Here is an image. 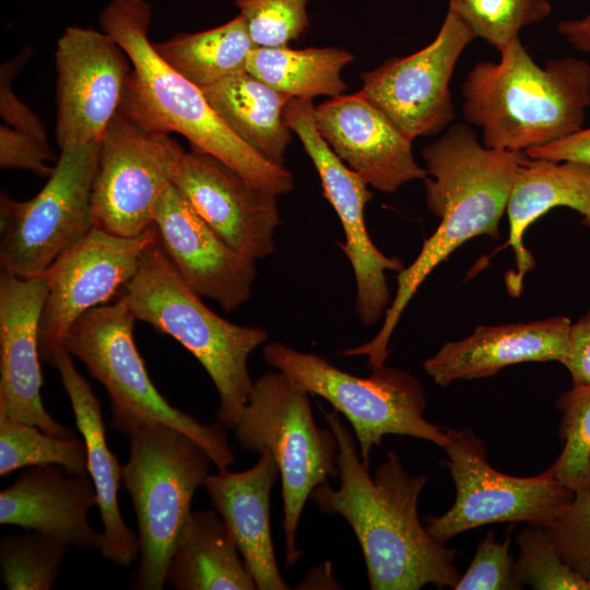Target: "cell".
I'll use <instances>...</instances> for the list:
<instances>
[{"label":"cell","mask_w":590,"mask_h":590,"mask_svg":"<svg viewBox=\"0 0 590 590\" xmlns=\"http://www.w3.org/2000/svg\"><path fill=\"white\" fill-rule=\"evenodd\" d=\"M231 429L240 448L257 453L267 450L279 467L285 562L292 567L302 555L296 533L307 499L318 485L339 475L335 435L330 427L317 425L309 393L279 370L253 381Z\"/></svg>","instance_id":"7"},{"label":"cell","mask_w":590,"mask_h":590,"mask_svg":"<svg viewBox=\"0 0 590 590\" xmlns=\"http://www.w3.org/2000/svg\"><path fill=\"white\" fill-rule=\"evenodd\" d=\"M532 158L574 161L590 166V127L554 143L526 152Z\"/></svg>","instance_id":"41"},{"label":"cell","mask_w":590,"mask_h":590,"mask_svg":"<svg viewBox=\"0 0 590 590\" xmlns=\"http://www.w3.org/2000/svg\"><path fill=\"white\" fill-rule=\"evenodd\" d=\"M464 119L491 149L528 152L583 128L590 64L575 57L538 64L519 37L498 62H477L462 85Z\"/></svg>","instance_id":"4"},{"label":"cell","mask_w":590,"mask_h":590,"mask_svg":"<svg viewBox=\"0 0 590 590\" xmlns=\"http://www.w3.org/2000/svg\"><path fill=\"white\" fill-rule=\"evenodd\" d=\"M556 406L562 413L563 449L550 469L574 494L590 489V385H573Z\"/></svg>","instance_id":"32"},{"label":"cell","mask_w":590,"mask_h":590,"mask_svg":"<svg viewBox=\"0 0 590 590\" xmlns=\"http://www.w3.org/2000/svg\"><path fill=\"white\" fill-rule=\"evenodd\" d=\"M309 0H235L257 47H283L309 25Z\"/></svg>","instance_id":"35"},{"label":"cell","mask_w":590,"mask_h":590,"mask_svg":"<svg viewBox=\"0 0 590 590\" xmlns=\"http://www.w3.org/2000/svg\"><path fill=\"white\" fill-rule=\"evenodd\" d=\"M154 224L122 237L93 226L61 252L43 273L47 297L39 323V351L48 362L71 326L86 311L107 304L137 273L149 246L157 241Z\"/></svg>","instance_id":"13"},{"label":"cell","mask_w":590,"mask_h":590,"mask_svg":"<svg viewBox=\"0 0 590 590\" xmlns=\"http://www.w3.org/2000/svg\"><path fill=\"white\" fill-rule=\"evenodd\" d=\"M510 535L497 541L491 530L479 544L472 562L455 585V590H519L524 587L515 576L509 554Z\"/></svg>","instance_id":"37"},{"label":"cell","mask_w":590,"mask_h":590,"mask_svg":"<svg viewBox=\"0 0 590 590\" xmlns=\"http://www.w3.org/2000/svg\"><path fill=\"white\" fill-rule=\"evenodd\" d=\"M158 244L185 283L201 297L235 310L251 296L256 260L228 246L170 184L153 214Z\"/></svg>","instance_id":"18"},{"label":"cell","mask_w":590,"mask_h":590,"mask_svg":"<svg viewBox=\"0 0 590 590\" xmlns=\"http://www.w3.org/2000/svg\"><path fill=\"white\" fill-rule=\"evenodd\" d=\"M442 448L456 487L452 506L440 516L424 519L428 533L445 544L470 529L493 523H519L545 528L571 500L574 492L551 469L519 477L495 470L487 461L483 440L470 428H447Z\"/></svg>","instance_id":"11"},{"label":"cell","mask_w":590,"mask_h":590,"mask_svg":"<svg viewBox=\"0 0 590 590\" xmlns=\"http://www.w3.org/2000/svg\"><path fill=\"white\" fill-rule=\"evenodd\" d=\"M98 505L88 473L71 474L61 467H31L0 493V523L37 531L70 546L98 551L101 532L87 512Z\"/></svg>","instance_id":"21"},{"label":"cell","mask_w":590,"mask_h":590,"mask_svg":"<svg viewBox=\"0 0 590 590\" xmlns=\"http://www.w3.org/2000/svg\"><path fill=\"white\" fill-rule=\"evenodd\" d=\"M56 158L50 146L37 142L30 135L8 125L0 127V166L2 169H21L42 177H49Z\"/></svg>","instance_id":"39"},{"label":"cell","mask_w":590,"mask_h":590,"mask_svg":"<svg viewBox=\"0 0 590 590\" xmlns=\"http://www.w3.org/2000/svg\"><path fill=\"white\" fill-rule=\"evenodd\" d=\"M121 297L137 320L172 337L199 361L220 397L216 422L231 429L253 384L248 358L268 340L267 331L211 310L180 278L158 239L144 251Z\"/></svg>","instance_id":"5"},{"label":"cell","mask_w":590,"mask_h":590,"mask_svg":"<svg viewBox=\"0 0 590 590\" xmlns=\"http://www.w3.org/2000/svg\"><path fill=\"white\" fill-rule=\"evenodd\" d=\"M562 364L573 385H590V311L571 323L567 354Z\"/></svg>","instance_id":"40"},{"label":"cell","mask_w":590,"mask_h":590,"mask_svg":"<svg viewBox=\"0 0 590 590\" xmlns=\"http://www.w3.org/2000/svg\"><path fill=\"white\" fill-rule=\"evenodd\" d=\"M56 60V140L60 149L98 142L118 113L132 63L104 31L69 26Z\"/></svg>","instance_id":"16"},{"label":"cell","mask_w":590,"mask_h":590,"mask_svg":"<svg viewBox=\"0 0 590 590\" xmlns=\"http://www.w3.org/2000/svg\"><path fill=\"white\" fill-rule=\"evenodd\" d=\"M128 438L122 481L133 504L140 544L132 588L162 590L193 495L213 461L196 440L167 424L145 425Z\"/></svg>","instance_id":"8"},{"label":"cell","mask_w":590,"mask_h":590,"mask_svg":"<svg viewBox=\"0 0 590 590\" xmlns=\"http://www.w3.org/2000/svg\"><path fill=\"white\" fill-rule=\"evenodd\" d=\"M32 49H23L11 58L0 70V114L5 125L35 139L43 145L49 146L47 133L39 118L16 96L12 83L27 60Z\"/></svg>","instance_id":"38"},{"label":"cell","mask_w":590,"mask_h":590,"mask_svg":"<svg viewBox=\"0 0 590 590\" xmlns=\"http://www.w3.org/2000/svg\"><path fill=\"white\" fill-rule=\"evenodd\" d=\"M154 47L169 66L201 88L246 72L249 55L257 46L238 14L217 27L177 34Z\"/></svg>","instance_id":"29"},{"label":"cell","mask_w":590,"mask_h":590,"mask_svg":"<svg viewBox=\"0 0 590 590\" xmlns=\"http://www.w3.org/2000/svg\"><path fill=\"white\" fill-rule=\"evenodd\" d=\"M70 545L32 530L0 542L1 580L9 590H49Z\"/></svg>","instance_id":"31"},{"label":"cell","mask_w":590,"mask_h":590,"mask_svg":"<svg viewBox=\"0 0 590 590\" xmlns=\"http://www.w3.org/2000/svg\"><path fill=\"white\" fill-rule=\"evenodd\" d=\"M151 17L152 7L145 0H111L99 13L102 31L132 63L118 113L148 131L179 133L257 187L276 196L290 192L294 187L291 172L271 164L237 138L200 87L161 57L149 39Z\"/></svg>","instance_id":"3"},{"label":"cell","mask_w":590,"mask_h":590,"mask_svg":"<svg viewBox=\"0 0 590 590\" xmlns=\"http://www.w3.org/2000/svg\"><path fill=\"white\" fill-rule=\"evenodd\" d=\"M556 31L576 49L590 52V13L582 19L560 21Z\"/></svg>","instance_id":"42"},{"label":"cell","mask_w":590,"mask_h":590,"mask_svg":"<svg viewBox=\"0 0 590 590\" xmlns=\"http://www.w3.org/2000/svg\"><path fill=\"white\" fill-rule=\"evenodd\" d=\"M266 363L298 388L328 401L351 424L363 463L387 435L410 436L444 448L447 428L424 417L426 398L413 375L385 365L366 377L344 371L326 358L292 349L281 342L267 344Z\"/></svg>","instance_id":"9"},{"label":"cell","mask_w":590,"mask_h":590,"mask_svg":"<svg viewBox=\"0 0 590 590\" xmlns=\"http://www.w3.org/2000/svg\"><path fill=\"white\" fill-rule=\"evenodd\" d=\"M472 30L448 10L438 34L423 49L386 60L361 74V92L410 140L439 133L455 118L449 83Z\"/></svg>","instance_id":"15"},{"label":"cell","mask_w":590,"mask_h":590,"mask_svg":"<svg viewBox=\"0 0 590 590\" xmlns=\"http://www.w3.org/2000/svg\"><path fill=\"white\" fill-rule=\"evenodd\" d=\"M54 170L33 198H0V264L22 279L43 275L52 261L94 225L92 185L98 142L60 149Z\"/></svg>","instance_id":"10"},{"label":"cell","mask_w":590,"mask_h":590,"mask_svg":"<svg viewBox=\"0 0 590 590\" xmlns=\"http://www.w3.org/2000/svg\"><path fill=\"white\" fill-rule=\"evenodd\" d=\"M567 206L583 216L590 226V166L574 161L532 158L520 163L507 201L508 245L512 248L516 271L507 280L509 292L518 295L523 278L534 260L523 244L526 229L553 208Z\"/></svg>","instance_id":"25"},{"label":"cell","mask_w":590,"mask_h":590,"mask_svg":"<svg viewBox=\"0 0 590 590\" xmlns=\"http://www.w3.org/2000/svg\"><path fill=\"white\" fill-rule=\"evenodd\" d=\"M571 321L554 317L531 322L479 326L471 335L447 342L423 363L433 380L447 387L456 380L491 377L526 362H559L567 354Z\"/></svg>","instance_id":"22"},{"label":"cell","mask_w":590,"mask_h":590,"mask_svg":"<svg viewBox=\"0 0 590 590\" xmlns=\"http://www.w3.org/2000/svg\"><path fill=\"white\" fill-rule=\"evenodd\" d=\"M135 317L126 300L84 312L69 329L63 345L99 381L110 399V426L129 437L150 424H167L196 440L217 471L235 462L225 427L203 424L173 406L156 389L133 338Z\"/></svg>","instance_id":"6"},{"label":"cell","mask_w":590,"mask_h":590,"mask_svg":"<svg viewBox=\"0 0 590 590\" xmlns=\"http://www.w3.org/2000/svg\"><path fill=\"white\" fill-rule=\"evenodd\" d=\"M279 475L273 456L262 450L250 469L210 473L203 484L259 590L290 589L278 567L270 526V494Z\"/></svg>","instance_id":"23"},{"label":"cell","mask_w":590,"mask_h":590,"mask_svg":"<svg viewBox=\"0 0 590 590\" xmlns=\"http://www.w3.org/2000/svg\"><path fill=\"white\" fill-rule=\"evenodd\" d=\"M515 576L534 590H590V581L567 565L542 527L528 526L517 538Z\"/></svg>","instance_id":"34"},{"label":"cell","mask_w":590,"mask_h":590,"mask_svg":"<svg viewBox=\"0 0 590 590\" xmlns=\"http://www.w3.org/2000/svg\"><path fill=\"white\" fill-rule=\"evenodd\" d=\"M317 129L333 152L369 186L394 192L427 172L405 137L361 91L315 106Z\"/></svg>","instance_id":"20"},{"label":"cell","mask_w":590,"mask_h":590,"mask_svg":"<svg viewBox=\"0 0 590 590\" xmlns=\"http://www.w3.org/2000/svg\"><path fill=\"white\" fill-rule=\"evenodd\" d=\"M526 153L491 149L465 123H455L422 150L427 176L426 204L440 223L416 259L398 274L394 298L379 332L347 349L344 356H367L373 368L385 365L392 332L427 275L469 239L498 235L517 169Z\"/></svg>","instance_id":"2"},{"label":"cell","mask_w":590,"mask_h":590,"mask_svg":"<svg viewBox=\"0 0 590 590\" xmlns=\"http://www.w3.org/2000/svg\"><path fill=\"white\" fill-rule=\"evenodd\" d=\"M172 184L198 215L233 249L253 260L274 251L281 224L276 194L255 186L220 158L191 146Z\"/></svg>","instance_id":"17"},{"label":"cell","mask_w":590,"mask_h":590,"mask_svg":"<svg viewBox=\"0 0 590 590\" xmlns=\"http://www.w3.org/2000/svg\"><path fill=\"white\" fill-rule=\"evenodd\" d=\"M353 60L352 52L334 47H255L247 71L291 97L311 101L342 95L347 84L341 72Z\"/></svg>","instance_id":"28"},{"label":"cell","mask_w":590,"mask_h":590,"mask_svg":"<svg viewBox=\"0 0 590 590\" xmlns=\"http://www.w3.org/2000/svg\"><path fill=\"white\" fill-rule=\"evenodd\" d=\"M287 126L296 133L320 178L323 196L334 209L344 231L341 245L355 278V311L365 326L376 323L388 309L387 271L404 269L396 257L381 252L369 237L365 206L373 193L368 184L329 146L317 129L311 101L291 98L284 109Z\"/></svg>","instance_id":"14"},{"label":"cell","mask_w":590,"mask_h":590,"mask_svg":"<svg viewBox=\"0 0 590 590\" xmlns=\"http://www.w3.org/2000/svg\"><path fill=\"white\" fill-rule=\"evenodd\" d=\"M543 529L564 562L590 581V489L575 493Z\"/></svg>","instance_id":"36"},{"label":"cell","mask_w":590,"mask_h":590,"mask_svg":"<svg viewBox=\"0 0 590 590\" xmlns=\"http://www.w3.org/2000/svg\"><path fill=\"white\" fill-rule=\"evenodd\" d=\"M448 10L474 33L503 52L519 36V31L546 19L552 8L547 0H448Z\"/></svg>","instance_id":"33"},{"label":"cell","mask_w":590,"mask_h":590,"mask_svg":"<svg viewBox=\"0 0 590 590\" xmlns=\"http://www.w3.org/2000/svg\"><path fill=\"white\" fill-rule=\"evenodd\" d=\"M47 297L43 275L0 274V415L38 426L56 437H73L42 400L39 323Z\"/></svg>","instance_id":"19"},{"label":"cell","mask_w":590,"mask_h":590,"mask_svg":"<svg viewBox=\"0 0 590 590\" xmlns=\"http://www.w3.org/2000/svg\"><path fill=\"white\" fill-rule=\"evenodd\" d=\"M338 442L340 485H318L310 499L352 528L373 590H418L427 585L453 589L460 578L457 552L436 541L418 518L426 475H412L394 451L374 474L363 463L357 442L338 412L321 409Z\"/></svg>","instance_id":"1"},{"label":"cell","mask_w":590,"mask_h":590,"mask_svg":"<svg viewBox=\"0 0 590 590\" xmlns=\"http://www.w3.org/2000/svg\"><path fill=\"white\" fill-rule=\"evenodd\" d=\"M59 373L87 451V471L94 483L103 523L101 555L117 565L128 566L139 558L138 535L125 523L118 503L122 467L109 449L97 397L74 366L63 346L48 361Z\"/></svg>","instance_id":"24"},{"label":"cell","mask_w":590,"mask_h":590,"mask_svg":"<svg viewBox=\"0 0 590 590\" xmlns=\"http://www.w3.org/2000/svg\"><path fill=\"white\" fill-rule=\"evenodd\" d=\"M182 152L169 134L148 131L117 113L98 141L93 225L122 237L149 229Z\"/></svg>","instance_id":"12"},{"label":"cell","mask_w":590,"mask_h":590,"mask_svg":"<svg viewBox=\"0 0 590 590\" xmlns=\"http://www.w3.org/2000/svg\"><path fill=\"white\" fill-rule=\"evenodd\" d=\"M59 465L66 472L88 473L83 439L56 437L38 426L0 415V475L21 468Z\"/></svg>","instance_id":"30"},{"label":"cell","mask_w":590,"mask_h":590,"mask_svg":"<svg viewBox=\"0 0 590 590\" xmlns=\"http://www.w3.org/2000/svg\"><path fill=\"white\" fill-rule=\"evenodd\" d=\"M227 128L271 164L285 167L292 130L284 117L293 98L248 71L200 88Z\"/></svg>","instance_id":"27"},{"label":"cell","mask_w":590,"mask_h":590,"mask_svg":"<svg viewBox=\"0 0 590 590\" xmlns=\"http://www.w3.org/2000/svg\"><path fill=\"white\" fill-rule=\"evenodd\" d=\"M165 582L178 590H255L256 582L221 516L191 511L172 551Z\"/></svg>","instance_id":"26"}]
</instances>
